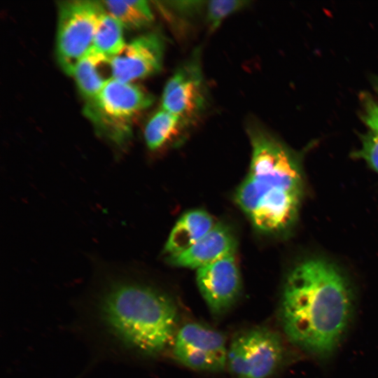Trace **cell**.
<instances>
[{"mask_svg": "<svg viewBox=\"0 0 378 378\" xmlns=\"http://www.w3.org/2000/svg\"><path fill=\"white\" fill-rule=\"evenodd\" d=\"M78 314L82 332L111 358L156 356L176 333L178 312L172 299L136 282H111Z\"/></svg>", "mask_w": 378, "mask_h": 378, "instance_id": "1", "label": "cell"}, {"mask_svg": "<svg viewBox=\"0 0 378 378\" xmlns=\"http://www.w3.org/2000/svg\"><path fill=\"white\" fill-rule=\"evenodd\" d=\"M355 298L351 284L330 262L306 259L287 276L280 319L288 340L318 358L330 357L351 325Z\"/></svg>", "mask_w": 378, "mask_h": 378, "instance_id": "2", "label": "cell"}, {"mask_svg": "<svg viewBox=\"0 0 378 378\" xmlns=\"http://www.w3.org/2000/svg\"><path fill=\"white\" fill-rule=\"evenodd\" d=\"M247 133L251 160L235 201L253 226L266 234H279L295 223L303 192V178L296 156L262 125L251 122Z\"/></svg>", "mask_w": 378, "mask_h": 378, "instance_id": "3", "label": "cell"}, {"mask_svg": "<svg viewBox=\"0 0 378 378\" xmlns=\"http://www.w3.org/2000/svg\"><path fill=\"white\" fill-rule=\"evenodd\" d=\"M153 100L139 86L112 79L94 98L86 101L83 113L101 136L121 146L132 135L134 118Z\"/></svg>", "mask_w": 378, "mask_h": 378, "instance_id": "4", "label": "cell"}, {"mask_svg": "<svg viewBox=\"0 0 378 378\" xmlns=\"http://www.w3.org/2000/svg\"><path fill=\"white\" fill-rule=\"evenodd\" d=\"M105 13L102 1L58 2L56 57L67 75L72 76L78 61L92 47L98 23Z\"/></svg>", "mask_w": 378, "mask_h": 378, "instance_id": "5", "label": "cell"}, {"mask_svg": "<svg viewBox=\"0 0 378 378\" xmlns=\"http://www.w3.org/2000/svg\"><path fill=\"white\" fill-rule=\"evenodd\" d=\"M281 337L267 328H254L237 335L227 351L229 370L236 378H269L284 358Z\"/></svg>", "mask_w": 378, "mask_h": 378, "instance_id": "6", "label": "cell"}, {"mask_svg": "<svg viewBox=\"0 0 378 378\" xmlns=\"http://www.w3.org/2000/svg\"><path fill=\"white\" fill-rule=\"evenodd\" d=\"M228 347L220 332L199 323H188L176 331L172 342L174 358L200 372H219L227 363Z\"/></svg>", "mask_w": 378, "mask_h": 378, "instance_id": "7", "label": "cell"}, {"mask_svg": "<svg viewBox=\"0 0 378 378\" xmlns=\"http://www.w3.org/2000/svg\"><path fill=\"white\" fill-rule=\"evenodd\" d=\"M207 92L200 51L183 62L167 81L162 94L161 108L190 122L205 108Z\"/></svg>", "mask_w": 378, "mask_h": 378, "instance_id": "8", "label": "cell"}, {"mask_svg": "<svg viewBox=\"0 0 378 378\" xmlns=\"http://www.w3.org/2000/svg\"><path fill=\"white\" fill-rule=\"evenodd\" d=\"M196 281L211 313L221 316L238 300L241 279L234 253L198 268Z\"/></svg>", "mask_w": 378, "mask_h": 378, "instance_id": "9", "label": "cell"}, {"mask_svg": "<svg viewBox=\"0 0 378 378\" xmlns=\"http://www.w3.org/2000/svg\"><path fill=\"white\" fill-rule=\"evenodd\" d=\"M164 49V40L157 31L136 37L111 58L113 79L132 83L158 73L162 68Z\"/></svg>", "mask_w": 378, "mask_h": 378, "instance_id": "10", "label": "cell"}, {"mask_svg": "<svg viewBox=\"0 0 378 378\" xmlns=\"http://www.w3.org/2000/svg\"><path fill=\"white\" fill-rule=\"evenodd\" d=\"M237 241L232 231L223 223L215 226L181 253L169 258L174 266L198 269L235 253Z\"/></svg>", "mask_w": 378, "mask_h": 378, "instance_id": "11", "label": "cell"}, {"mask_svg": "<svg viewBox=\"0 0 378 378\" xmlns=\"http://www.w3.org/2000/svg\"><path fill=\"white\" fill-rule=\"evenodd\" d=\"M216 224L212 216L203 209L186 212L172 230L164 252L168 258L181 253L204 237Z\"/></svg>", "mask_w": 378, "mask_h": 378, "instance_id": "12", "label": "cell"}, {"mask_svg": "<svg viewBox=\"0 0 378 378\" xmlns=\"http://www.w3.org/2000/svg\"><path fill=\"white\" fill-rule=\"evenodd\" d=\"M72 76L82 96L90 100L113 79L111 59L91 48L76 65Z\"/></svg>", "mask_w": 378, "mask_h": 378, "instance_id": "13", "label": "cell"}, {"mask_svg": "<svg viewBox=\"0 0 378 378\" xmlns=\"http://www.w3.org/2000/svg\"><path fill=\"white\" fill-rule=\"evenodd\" d=\"M188 123L181 116L160 108L150 117L144 129L148 148L151 150L161 148L176 138Z\"/></svg>", "mask_w": 378, "mask_h": 378, "instance_id": "14", "label": "cell"}, {"mask_svg": "<svg viewBox=\"0 0 378 378\" xmlns=\"http://www.w3.org/2000/svg\"><path fill=\"white\" fill-rule=\"evenodd\" d=\"M361 118L367 131L361 139V146L355 156L364 160L378 174V103L369 94H360Z\"/></svg>", "mask_w": 378, "mask_h": 378, "instance_id": "15", "label": "cell"}, {"mask_svg": "<svg viewBox=\"0 0 378 378\" xmlns=\"http://www.w3.org/2000/svg\"><path fill=\"white\" fill-rule=\"evenodd\" d=\"M106 12L129 29H139L149 26L154 16L148 1H102Z\"/></svg>", "mask_w": 378, "mask_h": 378, "instance_id": "16", "label": "cell"}, {"mask_svg": "<svg viewBox=\"0 0 378 378\" xmlns=\"http://www.w3.org/2000/svg\"><path fill=\"white\" fill-rule=\"evenodd\" d=\"M122 29V24L106 12L98 23L92 48L108 57L113 58L126 44Z\"/></svg>", "mask_w": 378, "mask_h": 378, "instance_id": "17", "label": "cell"}, {"mask_svg": "<svg viewBox=\"0 0 378 378\" xmlns=\"http://www.w3.org/2000/svg\"><path fill=\"white\" fill-rule=\"evenodd\" d=\"M247 1L214 0L205 1L206 22L211 30L217 29L230 15L246 6Z\"/></svg>", "mask_w": 378, "mask_h": 378, "instance_id": "18", "label": "cell"}, {"mask_svg": "<svg viewBox=\"0 0 378 378\" xmlns=\"http://www.w3.org/2000/svg\"><path fill=\"white\" fill-rule=\"evenodd\" d=\"M373 85L378 94V78L374 79Z\"/></svg>", "mask_w": 378, "mask_h": 378, "instance_id": "19", "label": "cell"}]
</instances>
